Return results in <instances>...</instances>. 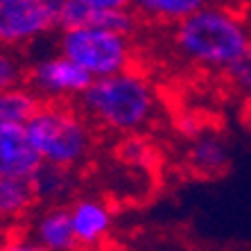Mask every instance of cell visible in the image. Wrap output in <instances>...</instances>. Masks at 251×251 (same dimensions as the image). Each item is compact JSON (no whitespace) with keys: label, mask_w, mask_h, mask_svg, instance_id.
<instances>
[{"label":"cell","mask_w":251,"mask_h":251,"mask_svg":"<svg viewBox=\"0 0 251 251\" xmlns=\"http://www.w3.org/2000/svg\"><path fill=\"white\" fill-rule=\"evenodd\" d=\"M79 109L95 131L129 138L156 123L161 113V95L154 82L140 70L95 79L79 100Z\"/></svg>","instance_id":"obj_2"},{"label":"cell","mask_w":251,"mask_h":251,"mask_svg":"<svg viewBox=\"0 0 251 251\" xmlns=\"http://www.w3.org/2000/svg\"><path fill=\"white\" fill-rule=\"evenodd\" d=\"M201 7H204L201 0H140V2H131L136 18L143 16L152 23H163L170 27L183 23L188 16H193Z\"/></svg>","instance_id":"obj_13"},{"label":"cell","mask_w":251,"mask_h":251,"mask_svg":"<svg viewBox=\"0 0 251 251\" xmlns=\"http://www.w3.org/2000/svg\"><path fill=\"white\" fill-rule=\"evenodd\" d=\"M57 50L79 66L93 82L131 70L136 57L131 34L98 27L59 29Z\"/></svg>","instance_id":"obj_4"},{"label":"cell","mask_w":251,"mask_h":251,"mask_svg":"<svg viewBox=\"0 0 251 251\" xmlns=\"http://www.w3.org/2000/svg\"><path fill=\"white\" fill-rule=\"evenodd\" d=\"M25 77H27V68H25L23 59L12 50L0 48V91L25 86Z\"/></svg>","instance_id":"obj_16"},{"label":"cell","mask_w":251,"mask_h":251,"mask_svg":"<svg viewBox=\"0 0 251 251\" xmlns=\"http://www.w3.org/2000/svg\"><path fill=\"white\" fill-rule=\"evenodd\" d=\"M170 48L179 61L206 73H231L251 48V23L231 7L204 2L170 32Z\"/></svg>","instance_id":"obj_1"},{"label":"cell","mask_w":251,"mask_h":251,"mask_svg":"<svg viewBox=\"0 0 251 251\" xmlns=\"http://www.w3.org/2000/svg\"><path fill=\"white\" fill-rule=\"evenodd\" d=\"M68 215L79 251H100L116 231V213L98 195H77L68 204Z\"/></svg>","instance_id":"obj_8"},{"label":"cell","mask_w":251,"mask_h":251,"mask_svg":"<svg viewBox=\"0 0 251 251\" xmlns=\"http://www.w3.org/2000/svg\"><path fill=\"white\" fill-rule=\"evenodd\" d=\"M12 249L14 251H52V249H46L43 245H36L34 240H29V238L14 240V242H12Z\"/></svg>","instance_id":"obj_18"},{"label":"cell","mask_w":251,"mask_h":251,"mask_svg":"<svg viewBox=\"0 0 251 251\" xmlns=\"http://www.w3.org/2000/svg\"><path fill=\"white\" fill-rule=\"evenodd\" d=\"M245 93V106H242V120H245V129L249 131L251 136V86L247 88V91H242Z\"/></svg>","instance_id":"obj_19"},{"label":"cell","mask_w":251,"mask_h":251,"mask_svg":"<svg viewBox=\"0 0 251 251\" xmlns=\"http://www.w3.org/2000/svg\"><path fill=\"white\" fill-rule=\"evenodd\" d=\"M41 158L27 138L25 127L0 125V179H32Z\"/></svg>","instance_id":"obj_9"},{"label":"cell","mask_w":251,"mask_h":251,"mask_svg":"<svg viewBox=\"0 0 251 251\" xmlns=\"http://www.w3.org/2000/svg\"><path fill=\"white\" fill-rule=\"evenodd\" d=\"M27 238L52 251H79L73 235L68 206H41L29 217Z\"/></svg>","instance_id":"obj_10"},{"label":"cell","mask_w":251,"mask_h":251,"mask_svg":"<svg viewBox=\"0 0 251 251\" xmlns=\"http://www.w3.org/2000/svg\"><path fill=\"white\" fill-rule=\"evenodd\" d=\"M59 27V0H0V48L23 50Z\"/></svg>","instance_id":"obj_5"},{"label":"cell","mask_w":251,"mask_h":251,"mask_svg":"<svg viewBox=\"0 0 251 251\" xmlns=\"http://www.w3.org/2000/svg\"><path fill=\"white\" fill-rule=\"evenodd\" d=\"M98 27L131 34L136 14L125 0H59V29Z\"/></svg>","instance_id":"obj_7"},{"label":"cell","mask_w":251,"mask_h":251,"mask_svg":"<svg viewBox=\"0 0 251 251\" xmlns=\"http://www.w3.org/2000/svg\"><path fill=\"white\" fill-rule=\"evenodd\" d=\"M93 79L75 66L68 57L59 52H46L27 66L25 86L43 104H70L82 100Z\"/></svg>","instance_id":"obj_6"},{"label":"cell","mask_w":251,"mask_h":251,"mask_svg":"<svg viewBox=\"0 0 251 251\" xmlns=\"http://www.w3.org/2000/svg\"><path fill=\"white\" fill-rule=\"evenodd\" d=\"M39 106H41L39 98L27 86L12 88V91H0V125L25 127Z\"/></svg>","instance_id":"obj_15"},{"label":"cell","mask_w":251,"mask_h":251,"mask_svg":"<svg viewBox=\"0 0 251 251\" xmlns=\"http://www.w3.org/2000/svg\"><path fill=\"white\" fill-rule=\"evenodd\" d=\"M0 251H14V249H12V242H5V240H0Z\"/></svg>","instance_id":"obj_20"},{"label":"cell","mask_w":251,"mask_h":251,"mask_svg":"<svg viewBox=\"0 0 251 251\" xmlns=\"http://www.w3.org/2000/svg\"><path fill=\"white\" fill-rule=\"evenodd\" d=\"M186 163L197 175L215 176L231 163V147L226 138L217 131H197L195 136H190Z\"/></svg>","instance_id":"obj_11"},{"label":"cell","mask_w":251,"mask_h":251,"mask_svg":"<svg viewBox=\"0 0 251 251\" xmlns=\"http://www.w3.org/2000/svg\"><path fill=\"white\" fill-rule=\"evenodd\" d=\"M34 188L36 204L41 206H68L77 197V172L54 165H43L29 179Z\"/></svg>","instance_id":"obj_12"},{"label":"cell","mask_w":251,"mask_h":251,"mask_svg":"<svg viewBox=\"0 0 251 251\" xmlns=\"http://www.w3.org/2000/svg\"><path fill=\"white\" fill-rule=\"evenodd\" d=\"M36 206L29 179H0V222H18Z\"/></svg>","instance_id":"obj_14"},{"label":"cell","mask_w":251,"mask_h":251,"mask_svg":"<svg viewBox=\"0 0 251 251\" xmlns=\"http://www.w3.org/2000/svg\"><path fill=\"white\" fill-rule=\"evenodd\" d=\"M228 77H231V82H233L240 91H247V88L251 86V48L247 50L245 57L235 64V68L228 73Z\"/></svg>","instance_id":"obj_17"},{"label":"cell","mask_w":251,"mask_h":251,"mask_svg":"<svg viewBox=\"0 0 251 251\" xmlns=\"http://www.w3.org/2000/svg\"><path fill=\"white\" fill-rule=\"evenodd\" d=\"M27 138L43 165L77 170L95 154L98 136L79 106L43 104L25 125Z\"/></svg>","instance_id":"obj_3"}]
</instances>
